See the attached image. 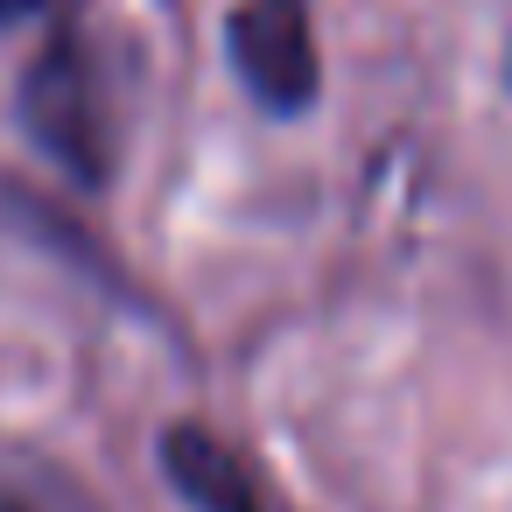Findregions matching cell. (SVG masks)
Listing matches in <instances>:
<instances>
[{"mask_svg": "<svg viewBox=\"0 0 512 512\" xmlns=\"http://www.w3.org/2000/svg\"><path fill=\"white\" fill-rule=\"evenodd\" d=\"M22 127L85 190H99L113 176V113H106V85L78 36L43 43L36 64L22 71Z\"/></svg>", "mask_w": 512, "mask_h": 512, "instance_id": "obj_1", "label": "cell"}, {"mask_svg": "<svg viewBox=\"0 0 512 512\" xmlns=\"http://www.w3.org/2000/svg\"><path fill=\"white\" fill-rule=\"evenodd\" d=\"M225 57L239 85L253 92L260 113H309L323 64H316V29H309V0H239L225 22Z\"/></svg>", "mask_w": 512, "mask_h": 512, "instance_id": "obj_2", "label": "cell"}, {"mask_svg": "<svg viewBox=\"0 0 512 512\" xmlns=\"http://www.w3.org/2000/svg\"><path fill=\"white\" fill-rule=\"evenodd\" d=\"M162 470L183 491V505H197V512H281L274 491L253 477V463L197 421H176L162 435Z\"/></svg>", "mask_w": 512, "mask_h": 512, "instance_id": "obj_3", "label": "cell"}, {"mask_svg": "<svg viewBox=\"0 0 512 512\" xmlns=\"http://www.w3.org/2000/svg\"><path fill=\"white\" fill-rule=\"evenodd\" d=\"M0 512H106L57 463H0Z\"/></svg>", "mask_w": 512, "mask_h": 512, "instance_id": "obj_4", "label": "cell"}, {"mask_svg": "<svg viewBox=\"0 0 512 512\" xmlns=\"http://www.w3.org/2000/svg\"><path fill=\"white\" fill-rule=\"evenodd\" d=\"M50 0H0V22H22V15H43Z\"/></svg>", "mask_w": 512, "mask_h": 512, "instance_id": "obj_5", "label": "cell"}, {"mask_svg": "<svg viewBox=\"0 0 512 512\" xmlns=\"http://www.w3.org/2000/svg\"><path fill=\"white\" fill-rule=\"evenodd\" d=\"M505 85H512V50H505Z\"/></svg>", "mask_w": 512, "mask_h": 512, "instance_id": "obj_6", "label": "cell"}]
</instances>
